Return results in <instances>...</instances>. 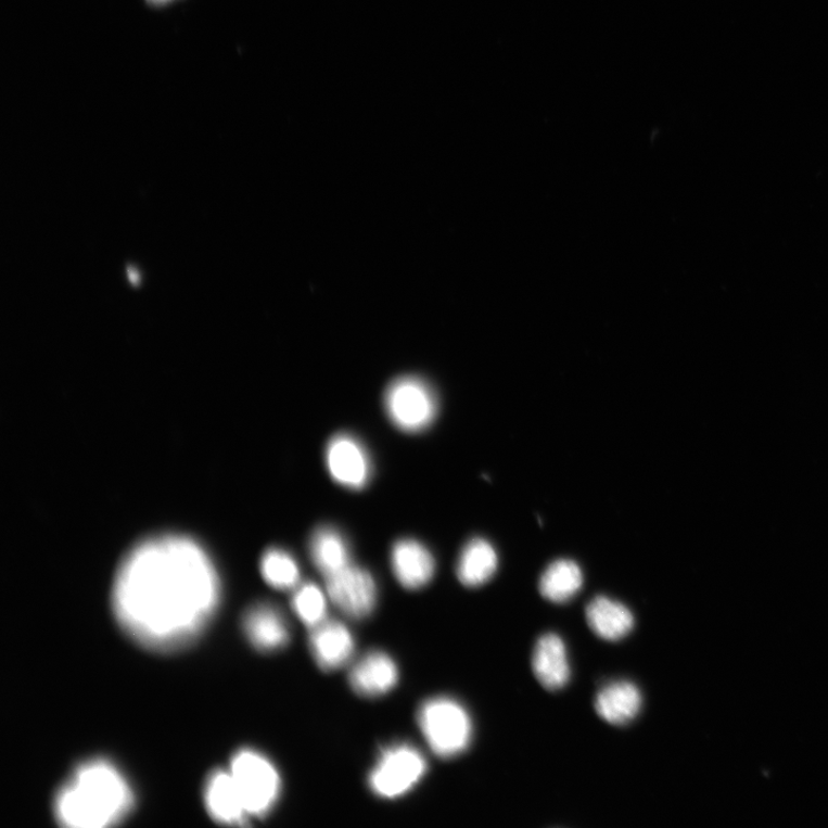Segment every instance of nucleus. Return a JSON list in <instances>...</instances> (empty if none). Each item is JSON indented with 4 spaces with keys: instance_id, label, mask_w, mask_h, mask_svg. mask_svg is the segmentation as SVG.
<instances>
[{
    "instance_id": "1",
    "label": "nucleus",
    "mask_w": 828,
    "mask_h": 828,
    "mask_svg": "<svg viewBox=\"0 0 828 828\" xmlns=\"http://www.w3.org/2000/svg\"><path fill=\"white\" fill-rule=\"evenodd\" d=\"M220 581L207 552L192 538L161 535L133 547L115 576V617L129 637L160 652L183 649L208 625Z\"/></svg>"
},
{
    "instance_id": "2",
    "label": "nucleus",
    "mask_w": 828,
    "mask_h": 828,
    "mask_svg": "<svg viewBox=\"0 0 828 828\" xmlns=\"http://www.w3.org/2000/svg\"><path fill=\"white\" fill-rule=\"evenodd\" d=\"M133 806L131 789L111 763L93 760L76 772L55 797L58 823L72 828H105L127 818Z\"/></svg>"
},
{
    "instance_id": "3",
    "label": "nucleus",
    "mask_w": 828,
    "mask_h": 828,
    "mask_svg": "<svg viewBox=\"0 0 828 828\" xmlns=\"http://www.w3.org/2000/svg\"><path fill=\"white\" fill-rule=\"evenodd\" d=\"M418 723L429 746L442 759L464 753L471 743L473 725L469 712L453 699L436 698L423 703Z\"/></svg>"
},
{
    "instance_id": "4",
    "label": "nucleus",
    "mask_w": 828,
    "mask_h": 828,
    "mask_svg": "<svg viewBox=\"0 0 828 828\" xmlns=\"http://www.w3.org/2000/svg\"><path fill=\"white\" fill-rule=\"evenodd\" d=\"M229 774L250 817H264L272 811L281 792L273 763L255 750L243 749L232 759Z\"/></svg>"
},
{
    "instance_id": "5",
    "label": "nucleus",
    "mask_w": 828,
    "mask_h": 828,
    "mask_svg": "<svg viewBox=\"0 0 828 828\" xmlns=\"http://www.w3.org/2000/svg\"><path fill=\"white\" fill-rule=\"evenodd\" d=\"M384 408L397 429L419 433L432 425L437 416L438 403L425 380L407 375L390 384L384 394Z\"/></svg>"
},
{
    "instance_id": "6",
    "label": "nucleus",
    "mask_w": 828,
    "mask_h": 828,
    "mask_svg": "<svg viewBox=\"0 0 828 828\" xmlns=\"http://www.w3.org/2000/svg\"><path fill=\"white\" fill-rule=\"evenodd\" d=\"M428 762L409 744H396L381 754L369 778L372 792L382 799L406 795L425 776Z\"/></svg>"
},
{
    "instance_id": "7",
    "label": "nucleus",
    "mask_w": 828,
    "mask_h": 828,
    "mask_svg": "<svg viewBox=\"0 0 828 828\" xmlns=\"http://www.w3.org/2000/svg\"><path fill=\"white\" fill-rule=\"evenodd\" d=\"M326 579L327 595L345 615L362 620L372 613L378 591L369 571L352 563Z\"/></svg>"
},
{
    "instance_id": "8",
    "label": "nucleus",
    "mask_w": 828,
    "mask_h": 828,
    "mask_svg": "<svg viewBox=\"0 0 828 828\" xmlns=\"http://www.w3.org/2000/svg\"><path fill=\"white\" fill-rule=\"evenodd\" d=\"M326 466L336 483L349 489H362L372 473L371 459L361 443L349 434H337L327 445Z\"/></svg>"
},
{
    "instance_id": "9",
    "label": "nucleus",
    "mask_w": 828,
    "mask_h": 828,
    "mask_svg": "<svg viewBox=\"0 0 828 828\" xmlns=\"http://www.w3.org/2000/svg\"><path fill=\"white\" fill-rule=\"evenodd\" d=\"M392 568L404 588L416 590L431 583L435 561L425 546L412 538H403L392 549Z\"/></svg>"
},
{
    "instance_id": "10",
    "label": "nucleus",
    "mask_w": 828,
    "mask_h": 828,
    "mask_svg": "<svg viewBox=\"0 0 828 828\" xmlns=\"http://www.w3.org/2000/svg\"><path fill=\"white\" fill-rule=\"evenodd\" d=\"M310 647L322 670L335 671L351 661L355 641L352 632L342 623L326 620L313 628Z\"/></svg>"
},
{
    "instance_id": "11",
    "label": "nucleus",
    "mask_w": 828,
    "mask_h": 828,
    "mask_svg": "<svg viewBox=\"0 0 828 828\" xmlns=\"http://www.w3.org/2000/svg\"><path fill=\"white\" fill-rule=\"evenodd\" d=\"M351 685L365 698L386 696L398 683V668L390 654L373 651L364 657L351 672Z\"/></svg>"
},
{
    "instance_id": "12",
    "label": "nucleus",
    "mask_w": 828,
    "mask_h": 828,
    "mask_svg": "<svg viewBox=\"0 0 828 828\" xmlns=\"http://www.w3.org/2000/svg\"><path fill=\"white\" fill-rule=\"evenodd\" d=\"M534 676L546 689L560 690L570 680L571 670L564 641L557 634L537 640L532 659Z\"/></svg>"
},
{
    "instance_id": "13",
    "label": "nucleus",
    "mask_w": 828,
    "mask_h": 828,
    "mask_svg": "<svg viewBox=\"0 0 828 828\" xmlns=\"http://www.w3.org/2000/svg\"><path fill=\"white\" fill-rule=\"evenodd\" d=\"M205 805L212 818L225 825L243 826L249 814L229 772H216L206 782Z\"/></svg>"
},
{
    "instance_id": "14",
    "label": "nucleus",
    "mask_w": 828,
    "mask_h": 828,
    "mask_svg": "<svg viewBox=\"0 0 828 828\" xmlns=\"http://www.w3.org/2000/svg\"><path fill=\"white\" fill-rule=\"evenodd\" d=\"M243 628L252 645L260 651L284 648L291 639L283 615L272 606L258 604L244 615Z\"/></svg>"
},
{
    "instance_id": "15",
    "label": "nucleus",
    "mask_w": 828,
    "mask_h": 828,
    "mask_svg": "<svg viewBox=\"0 0 828 828\" xmlns=\"http://www.w3.org/2000/svg\"><path fill=\"white\" fill-rule=\"evenodd\" d=\"M642 708L640 689L629 681H614L603 687L595 699V710L614 726L629 724Z\"/></svg>"
},
{
    "instance_id": "16",
    "label": "nucleus",
    "mask_w": 828,
    "mask_h": 828,
    "mask_svg": "<svg viewBox=\"0 0 828 828\" xmlns=\"http://www.w3.org/2000/svg\"><path fill=\"white\" fill-rule=\"evenodd\" d=\"M586 620L597 637L606 641H620L634 627L630 610L607 596H597L586 608Z\"/></svg>"
},
{
    "instance_id": "17",
    "label": "nucleus",
    "mask_w": 828,
    "mask_h": 828,
    "mask_svg": "<svg viewBox=\"0 0 828 828\" xmlns=\"http://www.w3.org/2000/svg\"><path fill=\"white\" fill-rule=\"evenodd\" d=\"M498 556L485 538L475 537L461 550L457 563L458 581L475 588L487 584L495 575Z\"/></svg>"
},
{
    "instance_id": "18",
    "label": "nucleus",
    "mask_w": 828,
    "mask_h": 828,
    "mask_svg": "<svg viewBox=\"0 0 828 828\" xmlns=\"http://www.w3.org/2000/svg\"><path fill=\"white\" fill-rule=\"evenodd\" d=\"M309 548L314 564L324 576L352 564L348 544L343 535L331 526L317 528L310 538Z\"/></svg>"
},
{
    "instance_id": "19",
    "label": "nucleus",
    "mask_w": 828,
    "mask_h": 828,
    "mask_svg": "<svg viewBox=\"0 0 828 828\" xmlns=\"http://www.w3.org/2000/svg\"><path fill=\"white\" fill-rule=\"evenodd\" d=\"M584 575L579 565L570 560L551 563L544 572L538 589L550 602L565 603L581 591Z\"/></svg>"
},
{
    "instance_id": "20",
    "label": "nucleus",
    "mask_w": 828,
    "mask_h": 828,
    "mask_svg": "<svg viewBox=\"0 0 828 828\" xmlns=\"http://www.w3.org/2000/svg\"><path fill=\"white\" fill-rule=\"evenodd\" d=\"M260 572L264 581L279 590L296 588L301 579L300 566L295 558L279 548L268 549L263 555Z\"/></svg>"
},
{
    "instance_id": "21",
    "label": "nucleus",
    "mask_w": 828,
    "mask_h": 828,
    "mask_svg": "<svg viewBox=\"0 0 828 828\" xmlns=\"http://www.w3.org/2000/svg\"><path fill=\"white\" fill-rule=\"evenodd\" d=\"M293 608L302 623L311 629L327 620L326 595L315 584L307 583L296 587Z\"/></svg>"
},
{
    "instance_id": "22",
    "label": "nucleus",
    "mask_w": 828,
    "mask_h": 828,
    "mask_svg": "<svg viewBox=\"0 0 828 828\" xmlns=\"http://www.w3.org/2000/svg\"><path fill=\"white\" fill-rule=\"evenodd\" d=\"M147 2L152 7H164L175 2V0H147Z\"/></svg>"
},
{
    "instance_id": "23",
    "label": "nucleus",
    "mask_w": 828,
    "mask_h": 828,
    "mask_svg": "<svg viewBox=\"0 0 828 828\" xmlns=\"http://www.w3.org/2000/svg\"><path fill=\"white\" fill-rule=\"evenodd\" d=\"M128 273L132 283L135 284L139 283V275L135 272L133 269L129 268Z\"/></svg>"
}]
</instances>
